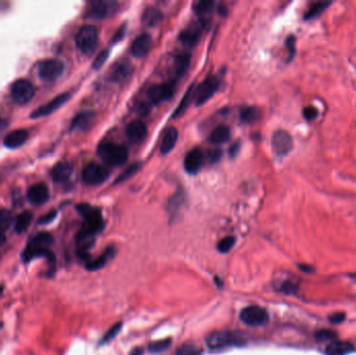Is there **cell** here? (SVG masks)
I'll return each instance as SVG.
<instances>
[{
    "instance_id": "1",
    "label": "cell",
    "mask_w": 356,
    "mask_h": 355,
    "mask_svg": "<svg viewBox=\"0 0 356 355\" xmlns=\"http://www.w3.org/2000/svg\"><path fill=\"white\" fill-rule=\"evenodd\" d=\"M53 243L52 235L48 232H40L36 234L32 241L28 243L27 247L23 251V260L29 261L36 257H46L48 261L54 264L55 258L53 253L48 249V247Z\"/></svg>"
},
{
    "instance_id": "2",
    "label": "cell",
    "mask_w": 356,
    "mask_h": 355,
    "mask_svg": "<svg viewBox=\"0 0 356 355\" xmlns=\"http://www.w3.org/2000/svg\"><path fill=\"white\" fill-rule=\"evenodd\" d=\"M101 160L112 167H119L126 163L128 159L127 148L121 144L113 142H102L97 149Z\"/></svg>"
},
{
    "instance_id": "3",
    "label": "cell",
    "mask_w": 356,
    "mask_h": 355,
    "mask_svg": "<svg viewBox=\"0 0 356 355\" xmlns=\"http://www.w3.org/2000/svg\"><path fill=\"white\" fill-rule=\"evenodd\" d=\"M77 48L84 54H90L94 51L98 43V32L94 25H82L75 37Z\"/></svg>"
},
{
    "instance_id": "4",
    "label": "cell",
    "mask_w": 356,
    "mask_h": 355,
    "mask_svg": "<svg viewBox=\"0 0 356 355\" xmlns=\"http://www.w3.org/2000/svg\"><path fill=\"white\" fill-rule=\"evenodd\" d=\"M176 90V81L170 80L165 83L152 85L147 91V100L150 105H158L171 99Z\"/></svg>"
},
{
    "instance_id": "5",
    "label": "cell",
    "mask_w": 356,
    "mask_h": 355,
    "mask_svg": "<svg viewBox=\"0 0 356 355\" xmlns=\"http://www.w3.org/2000/svg\"><path fill=\"white\" fill-rule=\"evenodd\" d=\"M109 170L97 163H91L82 171V181L87 186H98L103 184L109 177Z\"/></svg>"
},
{
    "instance_id": "6",
    "label": "cell",
    "mask_w": 356,
    "mask_h": 355,
    "mask_svg": "<svg viewBox=\"0 0 356 355\" xmlns=\"http://www.w3.org/2000/svg\"><path fill=\"white\" fill-rule=\"evenodd\" d=\"M205 344L207 348L212 350H219L227 347H231L233 345H240L241 340L237 338L234 334L230 331H214L210 334L205 339Z\"/></svg>"
},
{
    "instance_id": "7",
    "label": "cell",
    "mask_w": 356,
    "mask_h": 355,
    "mask_svg": "<svg viewBox=\"0 0 356 355\" xmlns=\"http://www.w3.org/2000/svg\"><path fill=\"white\" fill-rule=\"evenodd\" d=\"M241 321L251 327L262 326L269 321V315L264 308L257 305H250L241 310Z\"/></svg>"
},
{
    "instance_id": "8",
    "label": "cell",
    "mask_w": 356,
    "mask_h": 355,
    "mask_svg": "<svg viewBox=\"0 0 356 355\" xmlns=\"http://www.w3.org/2000/svg\"><path fill=\"white\" fill-rule=\"evenodd\" d=\"M11 96L15 103L24 105L35 96V87L26 79H18L11 86Z\"/></svg>"
},
{
    "instance_id": "9",
    "label": "cell",
    "mask_w": 356,
    "mask_h": 355,
    "mask_svg": "<svg viewBox=\"0 0 356 355\" xmlns=\"http://www.w3.org/2000/svg\"><path fill=\"white\" fill-rule=\"evenodd\" d=\"M220 80L216 76H210L203 80L200 85L195 88L194 98L198 106L206 103L219 90Z\"/></svg>"
},
{
    "instance_id": "10",
    "label": "cell",
    "mask_w": 356,
    "mask_h": 355,
    "mask_svg": "<svg viewBox=\"0 0 356 355\" xmlns=\"http://www.w3.org/2000/svg\"><path fill=\"white\" fill-rule=\"evenodd\" d=\"M65 70V65L62 61L57 58H50V60L43 61L39 66L40 76L47 81H53L63 74Z\"/></svg>"
},
{
    "instance_id": "11",
    "label": "cell",
    "mask_w": 356,
    "mask_h": 355,
    "mask_svg": "<svg viewBox=\"0 0 356 355\" xmlns=\"http://www.w3.org/2000/svg\"><path fill=\"white\" fill-rule=\"evenodd\" d=\"M292 136L285 130H277L272 137L273 151L278 157H286L293 149Z\"/></svg>"
},
{
    "instance_id": "12",
    "label": "cell",
    "mask_w": 356,
    "mask_h": 355,
    "mask_svg": "<svg viewBox=\"0 0 356 355\" xmlns=\"http://www.w3.org/2000/svg\"><path fill=\"white\" fill-rule=\"evenodd\" d=\"M115 3L112 2H103V0H96L90 4L86 11V17L90 19L101 20L113 14L115 11Z\"/></svg>"
},
{
    "instance_id": "13",
    "label": "cell",
    "mask_w": 356,
    "mask_h": 355,
    "mask_svg": "<svg viewBox=\"0 0 356 355\" xmlns=\"http://www.w3.org/2000/svg\"><path fill=\"white\" fill-rule=\"evenodd\" d=\"M152 37L149 34L142 33L132 42L130 46V52L135 57L142 58L147 56L152 48Z\"/></svg>"
},
{
    "instance_id": "14",
    "label": "cell",
    "mask_w": 356,
    "mask_h": 355,
    "mask_svg": "<svg viewBox=\"0 0 356 355\" xmlns=\"http://www.w3.org/2000/svg\"><path fill=\"white\" fill-rule=\"evenodd\" d=\"M69 99H70L69 93H63L61 95H58L54 99H52L50 102H48L47 104H45V105L37 108L35 112H33L31 117L34 118V119H36V118L45 117L47 115H50L53 112L57 110L61 106H63Z\"/></svg>"
},
{
    "instance_id": "15",
    "label": "cell",
    "mask_w": 356,
    "mask_h": 355,
    "mask_svg": "<svg viewBox=\"0 0 356 355\" xmlns=\"http://www.w3.org/2000/svg\"><path fill=\"white\" fill-rule=\"evenodd\" d=\"M191 64V54L189 52H182L178 53L173 57L172 63V74L173 78L172 80H175L184 76V74L188 71Z\"/></svg>"
},
{
    "instance_id": "16",
    "label": "cell",
    "mask_w": 356,
    "mask_h": 355,
    "mask_svg": "<svg viewBox=\"0 0 356 355\" xmlns=\"http://www.w3.org/2000/svg\"><path fill=\"white\" fill-rule=\"evenodd\" d=\"M134 68L128 62H120L114 66L110 71L109 79L115 83L126 82L132 75Z\"/></svg>"
},
{
    "instance_id": "17",
    "label": "cell",
    "mask_w": 356,
    "mask_h": 355,
    "mask_svg": "<svg viewBox=\"0 0 356 355\" xmlns=\"http://www.w3.org/2000/svg\"><path fill=\"white\" fill-rule=\"evenodd\" d=\"M95 120V114L91 110H85L77 114L74 119L71 122L70 129L78 130V131H85L90 128Z\"/></svg>"
},
{
    "instance_id": "18",
    "label": "cell",
    "mask_w": 356,
    "mask_h": 355,
    "mask_svg": "<svg viewBox=\"0 0 356 355\" xmlns=\"http://www.w3.org/2000/svg\"><path fill=\"white\" fill-rule=\"evenodd\" d=\"M27 198L29 202L41 205L44 204L49 199V190L46 185L44 184H36L33 187H31L27 191Z\"/></svg>"
},
{
    "instance_id": "19",
    "label": "cell",
    "mask_w": 356,
    "mask_h": 355,
    "mask_svg": "<svg viewBox=\"0 0 356 355\" xmlns=\"http://www.w3.org/2000/svg\"><path fill=\"white\" fill-rule=\"evenodd\" d=\"M148 135L147 125L140 121L134 120L126 127V136L132 143H141Z\"/></svg>"
},
{
    "instance_id": "20",
    "label": "cell",
    "mask_w": 356,
    "mask_h": 355,
    "mask_svg": "<svg viewBox=\"0 0 356 355\" xmlns=\"http://www.w3.org/2000/svg\"><path fill=\"white\" fill-rule=\"evenodd\" d=\"M73 166L69 162L63 161L57 163L51 170V177L55 183H66L72 175Z\"/></svg>"
},
{
    "instance_id": "21",
    "label": "cell",
    "mask_w": 356,
    "mask_h": 355,
    "mask_svg": "<svg viewBox=\"0 0 356 355\" xmlns=\"http://www.w3.org/2000/svg\"><path fill=\"white\" fill-rule=\"evenodd\" d=\"M201 25L202 24H195L186 28L185 31L181 33L178 40H180V42L186 46H189V47L195 46L200 40L201 29H202Z\"/></svg>"
},
{
    "instance_id": "22",
    "label": "cell",
    "mask_w": 356,
    "mask_h": 355,
    "mask_svg": "<svg viewBox=\"0 0 356 355\" xmlns=\"http://www.w3.org/2000/svg\"><path fill=\"white\" fill-rule=\"evenodd\" d=\"M203 163V154L199 149L191 150L185 159V169L191 175H196Z\"/></svg>"
},
{
    "instance_id": "23",
    "label": "cell",
    "mask_w": 356,
    "mask_h": 355,
    "mask_svg": "<svg viewBox=\"0 0 356 355\" xmlns=\"http://www.w3.org/2000/svg\"><path fill=\"white\" fill-rule=\"evenodd\" d=\"M116 254V248L114 246H108L97 258L93 260H88L86 263V269L90 271H97L104 265L115 256Z\"/></svg>"
},
{
    "instance_id": "24",
    "label": "cell",
    "mask_w": 356,
    "mask_h": 355,
    "mask_svg": "<svg viewBox=\"0 0 356 355\" xmlns=\"http://www.w3.org/2000/svg\"><path fill=\"white\" fill-rule=\"evenodd\" d=\"M354 351V346L345 341H333L325 349L326 355H348Z\"/></svg>"
},
{
    "instance_id": "25",
    "label": "cell",
    "mask_w": 356,
    "mask_h": 355,
    "mask_svg": "<svg viewBox=\"0 0 356 355\" xmlns=\"http://www.w3.org/2000/svg\"><path fill=\"white\" fill-rule=\"evenodd\" d=\"M177 141H178V131H177V129L174 128V127L169 128L166 131V134H165V136L163 138L161 147H160L161 153L163 156L169 154L174 149V147L177 144Z\"/></svg>"
},
{
    "instance_id": "26",
    "label": "cell",
    "mask_w": 356,
    "mask_h": 355,
    "mask_svg": "<svg viewBox=\"0 0 356 355\" xmlns=\"http://www.w3.org/2000/svg\"><path fill=\"white\" fill-rule=\"evenodd\" d=\"M28 138V132L25 129H18L14 130L11 134H9L5 138V146L10 148V149H16L22 146Z\"/></svg>"
},
{
    "instance_id": "27",
    "label": "cell",
    "mask_w": 356,
    "mask_h": 355,
    "mask_svg": "<svg viewBox=\"0 0 356 355\" xmlns=\"http://www.w3.org/2000/svg\"><path fill=\"white\" fill-rule=\"evenodd\" d=\"M163 21V13L154 7L147 8L142 15V23L148 27H155Z\"/></svg>"
},
{
    "instance_id": "28",
    "label": "cell",
    "mask_w": 356,
    "mask_h": 355,
    "mask_svg": "<svg viewBox=\"0 0 356 355\" xmlns=\"http://www.w3.org/2000/svg\"><path fill=\"white\" fill-rule=\"evenodd\" d=\"M331 5H332L331 2H325V0H322V2L313 3L309 6L306 14L304 15V20L310 21V20H314L316 18H319Z\"/></svg>"
},
{
    "instance_id": "29",
    "label": "cell",
    "mask_w": 356,
    "mask_h": 355,
    "mask_svg": "<svg viewBox=\"0 0 356 355\" xmlns=\"http://www.w3.org/2000/svg\"><path fill=\"white\" fill-rule=\"evenodd\" d=\"M241 121L245 124H254L261 118V110L257 106H248L240 114Z\"/></svg>"
},
{
    "instance_id": "30",
    "label": "cell",
    "mask_w": 356,
    "mask_h": 355,
    "mask_svg": "<svg viewBox=\"0 0 356 355\" xmlns=\"http://www.w3.org/2000/svg\"><path fill=\"white\" fill-rule=\"evenodd\" d=\"M229 139H230V129L226 125H219L212 131L210 136V141L214 145L224 144Z\"/></svg>"
},
{
    "instance_id": "31",
    "label": "cell",
    "mask_w": 356,
    "mask_h": 355,
    "mask_svg": "<svg viewBox=\"0 0 356 355\" xmlns=\"http://www.w3.org/2000/svg\"><path fill=\"white\" fill-rule=\"evenodd\" d=\"M194 84H192L189 88H188V91L186 92L185 96L183 97L180 105L177 106L176 110L174 112L173 114V118H178V117H181L185 112L186 109L188 108V106L190 105L191 103V100L194 98V94H195V90H194Z\"/></svg>"
},
{
    "instance_id": "32",
    "label": "cell",
    "mask_w": 356,
    "mask_h": 355,
    "mask_svg": "<svg viewBox=\"0 0 356 355\" xmlns=\"http://www.w3.org/2000/svg\"><path fill=\"white\" fill-rule=\"evenodd\" d=\"M33 220V215L29 212H23L21 215H19V217L16 220V224H15V231L17 233H22L24 231H26V229L28 228V226L31 225V222Z\"/></svg>"
},
{
    "instance_id": "33",
    "label": "cell",
    "mask_w": 356,
    "mask_h": 355,
    "mask_svg": "<svg viewBox=\"0 0 356 355\" xmlns=\"http://www.w3.org/2000/svg\"><path fill=\"white\" fill-rule=\"evenodd\" d=\"M215 9V3L212 0H201L194 5V12L200 16L210 14Z\"/></svg>"
},
{
    "instance_id": "34",
    "label": "cell",
    "mask_w": 356,
    "mask_h": 355,
    "mask_svg": "<svg viewBox=\"0 0 356 355\" xmlns=\"http://www.w3.org/2000/svg\"><path fill=\"white\" fill-rule=\"evenodd\" d=\"M171 343H172V340L170 338L150 343L149 346H148V351H149V353H152V354L164 352V351H166L170 347Z\"/></svg>"
},
{
    "instance_id": "35",
    "label": "cell",
    "mask_w": 356,
    "mask_h": 355,
    "mask_svg": "<svg viewBox=\"0 0 356 355\" xmlns=\"http://www.w3.org/2000/svg\"><path fill=\"white\" fill-rule=\"evenodd\" d=\"M141 169V163H135L132 165H130L123 173H121L120 175L118 176V179L115 181V184H120V183H123L129 179H131V177Z\"/></svg>"
},
{
    "instance_id": "36",
    "label": "cell",
    "mask_w": 356,
    "mask_h": 355,
    "mask_svg": "<svg viewBox=\"0 0 356 355\" xmlns=\"http://www.w3.org/2000/svg\"><path fill=\"white\" fill-rule=\"evenodd\" d=\"M13 214L5 209H0V231L4 232L11 227L13 224Z\"/></svg>"
},
{
    "instance_id": "37",
    "label": "cell",
    "mask_w": 356,
    "mask_h": 355,
    "mask_svg": "<svg viewBox=\"0 0 356 355\" xmlns=\"http://www.w3.org/2000/svg\"><path fill=\"white\" fill-rule=\"evenodd\" d=\"M176 355H201V349L194 344L187 343L178 348Z\"/></svg>"
},
{
    "instance_id": "38",
    "label": "cell",
    "mask_w": 356,
    "mask_h": 355,
    "mask_svg": "<svg viewBox=\"0 0 356 355\" xmlns=\"http://www.w3.org/2000/svg\"><path fill=\"white\" fill-rule=\"evenodd\" d=\"M121 328H122L121 322H118L115 325H113V326L108 329V331L103 336V338L101 340V344H106V343L110 342L119 332L121 331Z\"/></svg>"
},
{
    "instance_id": "39",
    "label": "cell",
    "mask_w": 356,
    "mask_h": 355,
    "mask_svg": "<svg viewBox=\"0 0 356 355\" xmlns=\"http://www.w3.org/2000/svg\"><path fill=\"white\" fill-rule=\"evenodd\" d=\"M234 244H235V239L233 238V236H225L224 239H222L218 243V250L221 253H227L232 249Z\"/></svg>"
},
{
    "instance_id": "40",
    "label": "cell",
    "mask_w": 356,
    "mask_h": 355,
    "mask_svg": "<svg viewBox=\"0 0 356 355\" xmlns=\"http://www.w3.org/2000/svg\"><path fill=\"white\" fill-rule=\"evenodd\" d=\"M108 56H109V50L108 49H105V50H102L101 52H99L98 55L96 56V58L94 60L93 64H92V68L94 70H99L106 63Z\"/></svg>"
},
{
    "instance_id": "41",
    "label": "cell",
    "mask_w": 356,
    "mask_h": 355,
    "mask_svg": "<svg viewBox=\"0 0 356 355\" xmlns=\"http://www.w3.org/2000/svg\"><path fill=\"white\" fill-rule=\"evenodd\" d=\"M295 42H296V38L294 36H288V38L285 41V45L288 51V56H287V62L293 60V56L295 54Z\"/></svg>"
},
{
    "instance_id": "42",
    "label": "cell",
    "mask_w": 356,
    "mask_h": 355,
    "mask_svg": "<svg viewBox=\"0 0 356 355\" xmlns=\"http://www.w3.org/2000/svg\"><path fill=\"white\" fill-rule=\"evenodd\" d=\"M337 335L331 330H320L316 334V338L320 341H331L336 339Z\"/></svg>"
},
{
    "instance_id": "43",
    "label": "cell",
    "mask_w": 356,
    "mask_h": 355,
    "mask_svg": "<svg viewBox=\"0 0 356 355\" xmlns=\"http://www.w3.org/2000/svg\"><path fill=\"white\" fill-rule=\"evenodd\" d=\"M125 33H126V25L123 24V25H122L120 28H119L118 31L116 32V34L114 35L113 39L110 40V43H112V44H116V43L120 42V41L124 38Z\"/></svg>"
},
{
    "instance_id": "44",
    "label": "cell",
    "mask_w": 356,
    "mask_h": 355,
    "mask_svg": "<svg viewBox=\"0 0 356 355\" xmlns=\"http://www.w3.org/2000/svg\"><path fill=\"white\" fill-rule=\"evenodd\" d=\"M303 116L307 121H313L314 119H316L317 116H318V109L316 107H313V106L305 107L303 109Z\"/></svg>"
},
{
    "instance_id": "45",
    "label": "cell",
    "mask_w": 356,
    "mask_h": 355,
    "mask_svg": "<svg viewBox=\"0 0 356 355\" xmlns=\"http://www.w3.org/2000/svg\"><path fill=\"white\" fill-rule=\"evenodd\" d=\"M56 215H57L56 211H50L49 213H47L46 215H44V216L39 220V223H40V224H48V223L52 222V221L55 219Z\"/></svg>"
},
{
    "instance_id": "46",
    "label": "cell",
    "mask_w": 356,
    "mask_h": 355,
    "mask_svg": "<svg viewBox=\"0 0 356 355\" xmlns=\"http://www.w3.org/2000/svg\"><path fill=\"white\" fill-rule=\"evenodd\" d=\"M241 148H242V143L240 141L234 143L229 148V156H230V158H235L236 156H239V153L241 151Z\"/></svg>"
},
{
    "instance_id": "47",
    "label": "cell",
    "mask_w": 356,
    "mask_h": 355,
    "mask_svg": "<svg viewBox=\"0 0 356 355\" xmlns=\"http://www.w3.org/2000/svg\"><path fill=\"white\" fill-rule=\"evenodd\" d=\"M221 158H222V151L219 150V149L212 150V151L209 152V154H207V159H209V161H210L211 163H216V162H218Z\"/></svg>"
},
{
    "instance_id": "48",
    "label": "cell",
    "mask_w": 356,
    "mask_h": 355,
    "mask_svg": "<svg viewBox=\"0 0 356 355\" xmlns=\"http://www.w3.org/2000/svg\"><path fill=\"white\" fill-rule=\"evenodd\" d=\"M346 319V315L344 313H336L329 317V321L332 324H340L343 323Z\"/></svg>"
},
{
    "instance_id": "49",
    "label": "cell",
    "mask_w": 356,
    "mask_h": 355,
    "mask_svg": "<svg viewBox=\"0 0 356 355\" xmlns=\"http://www.w3.org/2000/svg\"><path fill=\"white\" fill-rule=\"evenodd\" d=\"M280 289H281V291H283L286 294H292L296 290V286L292 282L287 281V282H284L283 284H281Z\"/></svg>"
},
{
    "instance_id": "50",
    "label": "cell",
    "mask_w": 356,
    "mask_h": 355,
    "mask_svg": "<svg viewBox=\"0 0 356 355\" xmlns=\"http://www.w3.org/2000/svg\"><path fill=\"white\" fill-rule=\"evenodd\" d=\"M8 126V123L6 120L4 119H0V132H2L6 127Z\"/></svg>"
},
{
    "instance_id": "51",
    "label": "cell",
    "mask_w": 356,
    "mask_h": 355,
    "mask_svg": "<svg viewBox=\"0 0 356 355\" xmlns=\"http://www.w3.org/2000/svg\"><path fill=\"white\" fill-rule=\"evenodd\" d=\"M143 349L142 348H137V349H135L131 353H130V355H143Z\"/></svg>"
},
{
    "instance_id": "52",
    "label": "cell",
    "mask_w": 356,
    "mask_h": 355,
    "mask_svg": "<svg viewBox=\"0 0 356 355\" xmlns=\"http://www.w3.org/2000/svg\"><path fill=\"white\" fill-rule=\"evenodd\" d=\"M5 242H6V236H5L4 232L0 231V246L4 245V244H5Z\"/></svg>"
},
{
    "instance_id": "53",
    "label": "cell",
    "mask_w": 356,
    "mask_h": 355,
    "mask_svg": "<svg viewBox=\"0 0 356 355\" xmlns=\"http://www.w3.org/2000/svg\"><path fill=\"white\" fill-rule=\"evenodd\" d=\"M2 292H3V286L0 285V294H2Z\"/></svg>"
}]
</instances>
